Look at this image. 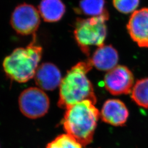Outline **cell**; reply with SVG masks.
I'll return each mask as SVG.
<instances>
[{
  "label": "cell",
  "instance_id": "cell-1",
  "mask_svg": "<svg viewBox=\"0 0 148 148\" xmlns=\"http://www.w3.org/2000/svg\"><path fill=\"white\" fill-rule=\"evenodd\" d=\"M90 59L80 62L68 71L59 86V106L66 109L86 100L97 102L93 86L87 74L92 68Z\"/></svg>",
  "mask_w": 148,
  "mask_h": 148
},
{
  "label": "cell",
  "instance_id": "cell-2",
  "mask_svg": "<svg viewBox=\"0 0 148 148\" xmlns=\"http://www.w3.org/2000/svg\"><path fill=\"white\" fill-rule=\"evenodd\" d=\"M100 116L95 104L86 100L66 108L62 123L66 134L85 147L92 142Z\"/></svg>",
  "mask_w": 148,
  "mask_h": 148
},
{
  "label": "cell",
  "instance_id": "cell-3",
  "mask_svg": "<svg viewBox=\"0 0 148 148\" xmlns=\"http://www.w3.org/2000/svg\"><path fill=\"white\" fill-rule=\"evenodd\" d=\"M42 48L35 36L25 47L18 48L5 57L3 68L10 79L19 83L27 82L34 77L42 56Z\"/></svg>",
  "mask_w": 148,
  "mask_h": 148
},
{
  "label": "cell",
  "instance_id": "cell-4",
  "mask_svg": "<svg viewBox=\"0 0 148 148\" xmlns=\"http://www.w3.org/2000/svg\"><path fill=\"white\" fill-rule=\"evenodd\" d=\"M106 12L101 16L89 18H77L75 25L74 37L80 49L87 56L90 55V47L104 45L107 34L106 21L109 19Z\"/></svg>",
  "mask_w": 148,
  "mask_h": 148
},
{
  "label": "cell",
  "instance_id": "cell-5",
  "mask_svg": "<svg viewBox=\"0 0 148 148\" xmlns=\"http://www.w3.org/2000/svg\"><path fill=\"white\" fill-rule=\"evenodd\" d=\"M49 99L42 89L30 87L23 90L19 97V106L21 112L32 119L44 116L49 108Z\"/></svg>",
  "mask_w": 148,
  "mask_h": 148
},
{
  "label": "cell",
  "instance_id": "cell-6",
  "mask_svg": "<svg viewBox=\"0 0 148 148\" xmlns=\"http://www.w3.org/2000/svg\"><path fill=\"white\" fill-rule=\"evenodd\" d=\"M11 26L21 35L35 34L40 24V14L34 5L22 3L16 6L11 17Z\"/></svg>",
  "mask_w": 148,
  "mask_h": 148
},
{
  "label": "cell",
  "instance_id": "cell-7",
  "mask_svg": "<svg viewBox=\"0 0 148 148\" xmlns=\"http://www.w3.org/2000/svg\"><path fill=\"white\" fill-rule=\"evenodd\" d=\"M104 84L106 90L112 95H127L132 90L134 76L126 66L117 65L106 73Z\"/></svg>",
  "mask_w": 148,
  "mask_h": 148
},
{
  "label": "cell",
  "instance_id": "cell-8",
  "mask_svg": "<svg viewBox=\"0 0 148 148\" xmlns=\"http://www.w3.org/2000/svg\"><path fill=\"white\" fill-rule=\"evenodd\" d=\"M128 32L139 47H148V8L134 11L127 25Z\"/></svg>",
  "mask_w": 148,
  "mask_h": 148
},
{
  "label": "cell",
  "instance_id": "cell-9",
  "mask_svg": "<svg viewBox=\"0 0 148 148\" xmlns=\"http://www.w3.org/2000/svg\"><path fill=\"white\" fill-rule=\"evenodd\" d=\"M129 112L125 103L116 99H110L104 103L101 112V120L114 126H121L127 122Z\"/></svg>",
  "mask_w": 148,
  "mask_h": 148
},
{
  "label": "cell",
  "instance_id": "cell-10",
  "mask_svg": "<svg viewBox=\"0 0 148 148\" xmlns=\"http://www.w3.org/2000/svg\"><path fill=\"white\" fill-rule=\"evenodd\" d=\"M34 78L39 88L46 90L56 89L62 80L58 68L51 63H43L38 66Z\"/></svg>",
  "mask_w": 148,
  "mask_h": 148
},
{
  "label": "cell",
  "instance_id": "cell-11",
  "mask_svg": "<svg viewBox=\"0 0 148 148\" xmlns=\"http://www.w3.org/2000/svg\"><path fill=\"white\" fill-rule=\"evenodd\" d=\"M93 66L102 71H109L117 66L119 54L111 45H104L97 48L90 59Z\"/></svg>",
  "mask_w": 148,
  "mask_h": 148
},
{
  "label": "cell",
  "instance_id": "cell-12",
  "mask_svg": "<svg viewBox=\"0 0 148 148\" xmlns=\"http://www.w3.org/2000/svg\"><path fill=\"white\" fill-rule=\"evenodd\" d=\"M66 7L62 0H41L38 6V12L45 21L54 23L63 18Z\"/></svg>",
  "mask_w": 148,
  "mask_h": 148
},
{
  "label": "cell",
  "instance_id": "cell-13",
  "mask_svg": "<svg viewBox=\"0 0 148 148\" xmlns=\"http://www.w3.org/2000/svg\"><path fill=\"white\" fill-rule=\"evenodd\" d=\"M105 5V0H81L76 11L86 16H98L108 12Z\"/></svg>",
  "mask_w": 148,
  "mask_h": 148
},
{
  "label": "cell",
  "instance_id": "cell-14",
  "mask_svg": "<svg viewBox=\"0 0 148 148\" xmlns=\"http://www.w3.org/2000/svg\"><path fill=\"white\" fill-rule=\"evenodd\" d=\"M131 98L137 105L148 108V78L139 79L133 86Z\"/></svg>",
  "mask_w": 148,
  "mask_h": 148
},
{
  "label": "cell",
  "instance_id": "cell-15",
  "mask_svg": "<svg viewBox=\"0 0 148 148\" xmlns=\"http://www.w3.org/2000/svg\"><path fill=\"white\" fill-rule=\"evenodd\" d=\"M84 146L68 134H63L48 143L46 148H84Z\"/></svg>",
  "mask_w": 148,
  "mask_h": 148
},
{
  "label": "cell",
  "instance_id": "cell-16",
  "mask_svg": "<svg viewBox=\"0 0 148 148\" xmlns=\"http://www.w3.org/2000/svg\"><path fill=\"white\" fill-rule=\"evenodd\" d=\"M112 2L119 12L128 14L136 11L139 4V0H112Z\"/></svg>",
  "mask_w": 148,
  "mask_h": 148
}]
</instances>
